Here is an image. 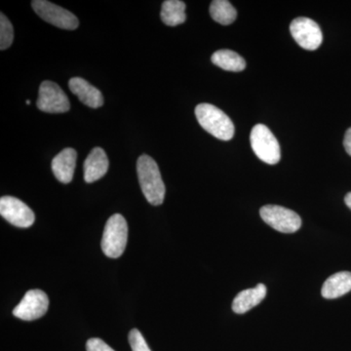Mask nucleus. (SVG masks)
I'll return each mask as SVG.
<instances>
[{
	"label": "nucleus",
	"instance_id": "10",
	"mask_svg": "<svg viewBox=\"0 0 351 351\" xmlns=\"http://www.w3.org/2000/svg\"><path fill=\"white\" fill-rule=\"evenodd\" d=\"M49 299L41 290H31L25 293L20 304L14 308L13 314L25 321L39 319L47 313Z\"/></svg>",
	"mask_w": 351,
	"mask_h": 351
},
{
	"label": "nucleus",
	"instance_id": "4",
	"mask_svg": "<svg viewBox=\"0 0 351 351\" xmlns=\"http://www.w3.org/2000/svg\"><path fill=\"white\" fill-rule=\"evenodd\" d=\"M250 142L256 156L263 162L274 165L280 160V147L269 127L257 124L252 129Z\"/></svg>",
	"mask_w": 351,
	"mask_h": 351
},
{
	"label": "nucleus",
	"instance_id": "12",
	"mask_svg": "<svg viewBox=\"0 0 351 351\" xmlns=\"http://www.w3.org/2000/svg\"><path fill=\"white\" fill-rule=\"evenodd\" d=\"M69 87L75 96L78 97L87 107L101 108L104 105V97L100 90L90 84L82 77H73L69 80Z\"/></svg>",
	"mask_w": 351,
	"mask_h": 351
},
{
	"label": "nucleus",
	"instance_id": "20",
	"mask_svg": "<svg viewBox=\"0 0 351 351\" xmlns=\"http://www.w3.org/2000/svg\"><path fill=\"white\" fill-rule=\"evenodd\" d=\"M129 343H130L132 351H152L147 346V341L142 332L137 329L131 330L129 332Z\"/></svg>",
	"mask_w": 351,
	"mask_h": 351
},
{
	"label": "nucleus",
	"instance_id": "3",
	"mask_svg": "<svg viewBox=\"0 0 351 351\" xmlns=\"http://www.w3.org/2000/svg\"><path fill=\"white\" fill-rule=\"evenodd\" d=\"M128 239V226L126 219L115 214L108 219L101 239V249L108 258H119L125 251Z\"/></svg>",
	"mask_w": 351,
	"mask_h": 351
},
{
	"label": "nucleus",
	"instance_id": "9",
	"mask_svg": "<svg viewBox=\"0 0 351 351\" xmlns=\"http://www.w3.org/2000/svg\"><path fill=\"white\" fill-rule=\"evenodd\" d=\"M0 214L11 225L22 228H29L36 219V215L31 208L13 196L1 197Z\"/></svg>",
	"mask_w": 351,
	"mask_h": 351
},
{
	"label": "nucleus",
	"instance_id": "23",
	"mask_svg": "<svg viewBox=\"0 0 351 351\" xmlns=\"http://www.w3.org/2000/svg\"><path fill=\"white\" fill-rule=\"evenodd\" d=\"M345 202L346 206L350 208V209L351 210V193H348V195H346Z\"/></svg>",
	"mask_w": 351,
	"mask_h": 351
},
{
	"label": "nucleus",
	"instance_id": "13",
	"mask_svg": "<svg viewBox=\"0 0 351 351\" xmlns=\"http://www.w3.org/2000/svg\"><path fill=\"white\" fill-rule=\"evenodd\" d=\"M108 159L105 151L101 147H95L87 156L84 162V180L91 184L100 180L107 174Z\"/></svg>",
	"mask_w": 351,
	"mask_h": 351
},
{
	"label": "nucleus",
	"instance_id": "6",
	"mask_svg": "<svg viewBox=\"0 0 351 351\" xmlns=\"http://www.w3.org/2000/svg\"><path fill=\"white\" fill-rule=\"evenodd\" d=\"M32 6L41 19L60 29L73 31L80 25L75 14L46 0H34Z\"/></svg>",
	"mask_w": 351,
	"mask_h": 351
},
{
	"label": "nucleus",
	"instance_id": "15",
	"mask_svg": "<svg viewBox=\"0 0 351 351\" xmlns=\"http://www.w3.org/2000/svg\"><path fill=\"white\" fill-rule=\"evenodd\" d=\"M351 291V272L341 271L329 278L323 284V298L328 300L338 299Z\"/></svg>",
	"mask_w": 351,
	"mask_h": 351
},
{
	"label": "nucleus",
	"instance_id": "14",
	"mask_svg": "<svg viewBox=\"0 0 351 351\" xmlns=\"http://www.w3.org/2000/svg\"><path fill=\"white\" fill-rule=\"evenodd\" d=\"M267 295V287L263 284H258L255 288L242 291L235 297L232 309L235 313L243 314L257 306Z\"/></svg>",
	"mask_w": 351,
	"mask_h": 351
},
{
	"label": "nucleus",
	"instance_id": "18",
	"mask_svg": "<svg viewBox=\"0 0 351 351\" xmlns=\"http://www.w3.org/2000/svg\"><path fill=\"white\" fill-rule=\"evenodd\" d=\"M210 15L215 22L228 25L237 20V11L228 0H214L210 5Z\"/></svg>",
	"mask_w": 351,
	"mask_h": 351
},
{
	"label": "nucleus",
	"instance_id": "1",
	"mask_svg": "<svg viewBox=\"0 0 351 351\" xmlns=\"http://www.w3.org/2000/svg\"><path fill=\"white\" fill-rule=\"evenodd\" d=\"M137 173L141 189L147 200L154 206L162 204L165 197V184L154 159L147 154L138 157Z\"/></svg>",
	"mask_w": 351,
	"mask_h": 351
},
{
	"label": "nucleus",
	"instance_id": "22",
	"mask_svg": "<svg viewBox=\"0 0 351 351\" xmlns=\"http://www.w3.org/2000/svg\"><path fill=\"white\" fill-rule=\"evenodd\" d=\"M343 147L346 152L351 156V128L346 132L345 138H343Z\"/></svg>",
	"mask_w": 351,
	"mask_h": 351
},
{
	"label": "nucleus",
	"instance_id": "7",
	"mask_svg": "<svg viewBox=\"0 0 351 351\" xmlns=\"http://www.w3.org/2000/svg\"><path fill=\"white\" fill-rule=\"evenodd\" d=\"M38 108L44 112L63 113L69 112L71 104L66 93L55 82H43L39 87Z\"/></svg>",
	"mask_w": 351,
	"mask_h": 351
},
{
	"label": "nucleus",
	"instance_id": "16",
	"mask_svg": "<svg viewBox=\"0 0 351 351\" xmlns=\"http://www.w3.org/2000/svg\"><path fill=\"white\" fill-rule=\"evenodd\" d=\"M186 3L181 0H166L161 8V20L169 27H176L186 22Z\"/></svg>",
	"mask_w": 351,
	"mask_h": 351
},
{
	"label": "nucleus",
	"instance_id": "19",
	"mask_svg": "<svg viewBox=\"0 0 351 351\" xmlns=\"http://www.w3.org/2000/svg\"><path fill=\"white\" fill-rule=\"evenodd\" d=\"M13 25L3 13L0 14V49L5 50L13 43Z\"/></svg>",
	"mask_w": 351,
	"mask_h": 351
},
{
	"label": "nucleus",
	"instance_id": "11",
	"mask_svg": "<svg viewBox=\"0 0 351 351\" xmlns=\"http://www.w3.org/2000/svg\"><path fill=\"white\" fill-rule=\"evenodd\" d=\"M76 157H77V154L71 147H66L54 157L51 167H52L53 173L58 181L63 182V184H69L73 181Z\"/></svg>",
	"mask_w": 351,
	"mask_h": 351
},
{
	"label": "nucleus",
	"instance_id": "17",
	"mask_svg": "<svg viewBox=\"0 0 351 351\" xmlns=\"http://www.w3.org/2000/svg\"><path fill=\"white\" fill-rule=\"evenodd\" d=\"M212 63L219 68L228 71H244L246 68V62L239 54L232 50H219L215 52L211 58Z\"/></svg>",
	"mask_w": 351,
	"mask_h": 351
},
{
	"label": "nucleus",
	"instance_id": "21",
	"mask_svg": "<svg viewBox=\"0 0 351 351\" xmlns=\"http://www.w3.org/2000/svg\"><path fill=\"white\" fill-rule=\"evenodd\" d=\"M87 351H115L100 339H90L86 343Z\"/></svg>",
	"mask_w": 351,
	"mask_h": 351
},
{
	"label": "nucleus",
	"instance_id": "5",
	"mask_svg": "<svg viewBox=\"0 0 351 351\" xmlns=\"http://www.w3.org/2000/svg\"><path fill=\"white\" fill-rule=\"evenodd\" d=\"M261 218L277 232L294 233L301 228L302 219L295 212L278 205L261 208Z\"/></svg>",
	"mask_w": 351,
	"mask_h": 351
},
{
	"label": "nucleus",
	"instance_id": "8",
	"mask_svg": "<svg viewBox=\"0 0 351 351\" xmlns=\"http://www.w3.org/2000/svg\"><path fill=\"white\" fill-rule=\"evenodd\" d=\"M290 32L297 43L304 49H318L323 41V34L317 23L309 18H297L290 25Z\"/></svg>",
	"mask_w": 351,
	"mask_h": 351
},
{
	"label": "nucleus",
	"instance_id": "24",
	"mask_svg": "<svg viewBox=\"0 0 351 351\" xmlns=\"http://www.w3.org/2000/svg\"><path fill=\"white\" fill-rule=\"evenodd\" d=\"M25 104H27V105H31V101L27 100L25 101Z\"/></svg>",
	"mask_w": 351,
	"mask_h": 351
},
{
	"label": "nucleus",
	"instance_id": "2",
	"mask_svg": "<svg viewBox=\"0 0 351 351\" xmlns=\"http://www.w3.org/2000/svg\"><path fill=\"white\" fill-rule=\"evenodd\" d=\"M195 115L201 127L215 138L230 141L234 136L232 119L219 108L210 104H200L195 108Z\"/></svg>",
	"mask_w": 351,
	"mask_h": 351
}]
</instances>
